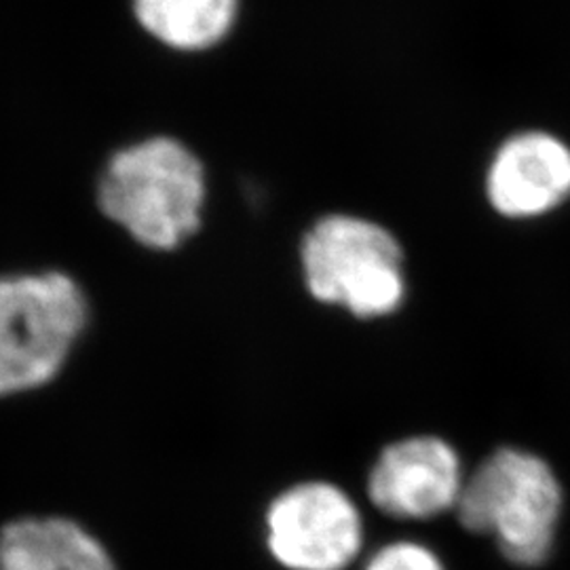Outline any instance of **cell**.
Returning <instances> with one entry per match:
<instances>
[{
	"label": "cell",
	"instance_id": "cell-5",
	"mask_svg": "<svg viewBox=\"0 0 570 570\" xmlns=\"http://www.w3.org/2000/svg\"><path fill=\"white\" fill-rule=\"evenodd\" d=\"M266 548L287 570H346L364 550V518L330 482H303L266 510Z\"/></svg>",
	"mask_w": 570,
	"mask_h": 570
},
{
	"label": "cell",
	"instance_id": "cell-4",
	"mask_svg": "<svg viewBox=\"0 0 570 570\" xmlns=\"http://www.w3.org/2000/svg\"><path fill=\"white\" fill-rule=\"evenodd\" d=\"M301 266L315 301L360 320L391 315L406 298L402 247L385 226L360 216L332 214L311 226Z\"/></svg>",
	"mask_w": 570,
	"mask_h": 570
},
{
	"label": "cell",
	"instance_id": "cell-10",
	"mask_svg": "<svg viewBox=\"0 0 570 570\" xmlns=\"http://www.w3.org/2000/svg\"><path fill=\"white\" fill-rule=\"evenodd\" d=\"M364 570H449L435 551L416 541H393L374 551Z\"/></svg>",
	"mask_w": 570,
	"mask_h": 570
},
{
	"label": "cell",
	"instance_id": "cell-9",
	"mask_svg": "<svg viewBox=\"0 0 570 570\" xmlns=\"http://www.w3.org/2000/svg\"><path fill=\"white\" fill-rule=\"evenodd\" d=\"M239 0H134L146 32L180 51H202L223 41Z\"/></svg>",
	"mask_w": 570,
	"mask_h": 570
},
{
	"label": "cell",
	"instance_id": "cell-7",
	"mask_svg": "<svg viewBox=\"0 0 570 570\" xmlns=\"http://www.w3.org/2000/svg\"><path fill=\"white\" fill-rule=\"evenodd\" d=\"M487 197L511 220L550 214L570 197L569 146L546 131L513 136L490 164Z\"/></svg>",
	"mask_w": 570,
	"mask_h": 570
},
{
	"label": "cell",
	"instance_id": "cell-6",
	"mask_svg": "<svg viewBox=\"0 0 570 570\" xmlns=\"http://www.w3.org/2000/svg\"><path fill=\"white\" fill-rule=\"evenodd\" d=\"M465 478L449 442L416 435L381 452L367 475V499L389 518L431 520L454 511Z\"/></svg>",
	"mask_w": 570,
	"mask_h": 570
},
{
	"label": "cell",
	"instance_id": "cell-1",
	"mask_svg": "<svg viewBox=\"0 0 570 570\" xmlns=\"http://www.w3.org/2000/svg\"><path fill=\"white\" fill-rule=\"evenodd\" d=\"M205 197L204 165L174 138H148L115 153L98 183L104 216L155 252H171L202 228Z\"/></svg>",
	"mask_w": 570,
	"mask_h": 570
},
{
	"label": "cell",
	"instance_id": "cell-3",
	"mask_svg": "<svg viewBox=\"0 0 570 570\" xmlns=\"http://www.w3.org/2000/svg\"><path fill=\"white\" fill-rule=\"evenodd\" d=\"M87 324V296L68 273L0 277V397L51 383Z\"/></svg>",
	"mask_w": 570,
	"mask_h": 570
},
{
	"label": "cell",
	"instance_id": "cell-8",
	"mask_svg": "<svg viewBox=\"0 0 570 570\" xmlns=\"http://www.w3.org/2000/svg\"><path fill=\"white\" fill-rule=\"evenodd\" d=\"M0 570H117L102 541L61 515L20 518L0 529Z\"/></svg>",
	"mask_w": 570,
	"mask_h": 570
},
{
	"label": "cell",
	"instance_id": "cell-2",
	"mask_svg": "<svg viewBox=\"0 0 570 570\" xmlns=\"http://www.w3.org/2000/svg\"><path fill=\"white\" fill-rule=\"evenodd\" d=\"M564 494L553 469L537 454L499 449L465 478L454 513L463 529L490 537L520 569L548 562Z\"/></svg>",
	"mask_w": 570,
	"mask_h": 570
}]
</instances>
